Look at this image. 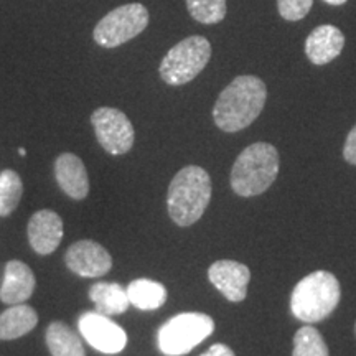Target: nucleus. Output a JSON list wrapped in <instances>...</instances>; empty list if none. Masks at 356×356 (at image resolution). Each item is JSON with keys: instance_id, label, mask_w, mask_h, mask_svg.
Returning a JSON list of instances; mask_svg holds the SVG:
<instances>
[{"instance_id": "nucleus-1", "label": "nucleus", "mask_w": 356, "mask_h": 356, "mask_svg": "<svg viewBox=\"0 0 356 356\" xmlns=\"http://www.w3.org/2000/svg\"><path fill=\"white\" fill-rule=\"evenodd\" d=\"M267 99L262 79L251 74L238 76L222 89L213 108L215 124L225 132H239L259 118Z\"/></svg>"}, {"instance_id": "nucleus-2", "label": "nucleus", "mask_w": 356, "mask_h": 356, "mask_svg": "<svg viewBox=\"0 0 356 356\" xmlns=\"http://www.w3.org/2000/svg\"><path fill=\"white\" fill-rule=\"evenodd\" d=\"M211 200V178L202 167L188 165L173 177L167 208L175 225L188 228L203 216Z\"/></svg>"}, {"instance_id": "nucleus-3", "label": "nucleus", "mask_w": 356, "mask_h": 356, "mask_svg": "<svg viewBox=\"0 0 356 356\" xmlns=\"http://www.w3.org/2000/svg\"><path fill=\"white\" fill-rule=\"evenodd\" d=\"M279 173V152L267 142L246 147L231 170V188L239 197L251 198L264 193Z\"/></svg>"}, {"instance_id": "nucleus-4", "label": "nucleus", "mask_w": 356, "mask_h": 356, "mask_svg": "<svg viewBox=\"0 0 356 356\" xmlns=\"http://www.w3.org/2000/svg\"><path fill=\"white\" fill-rule=\"evenodd\" d=\"M341 289L338 279L328 270H315L299 280L291 297L293 317L305 323L322 322L338 307Z\"/></svg>"}, {"instance_id": "nucleus-5", "label": "nucleus", "mask_w": 356, "mask_h": 356, "mask_svg": "<svg viewBox=\"0 0 356 356\" xmlns=\"http://www.w3.org/2000/svg\"><path fill=\"white\" fill-rule=\"evenodd\" d=\"M211 44L204 37L193 35L181 40L163 56L159 73L170 86L190 83L210 63Z\"/></svg>"}, {"instance_id": "nucleus-6", "label": "nucleus", "mask_w": 356, "mask_h": 356, "mask_svg": "<svg viewBox=\"0 0 356 356\" xmlns=\"http://www.w3.org/2000/svg\"><path fill=\"white\" fill-rule=\"evenodd\" d=\"M213 330H215V322L210 315L186 312L160 327L157 335L159 348L167 356L186 355L203 340H207Z\"/></svg>"}, {"instance_id": "nucleus-7", "label": "nucleus", "mask_w": 356, "mask_h": 356, "mask_svg": "<svg viewBox=\"0 0 356 356\" xmlns=\"http://www.w3.org/2000/svg\"><path fill=\"white\" fill-rule=\"evenodd\" d=\"M147 25L149 10L139 2L126 3L102 17L92 32V37L99 47L118 48L140 35Z\"/></svg>"}, {"instance_id": "nucleus-8", "label": "nucleus", "mask_w": 356, "mask_h": 356, "mask_svg": "<svg viewBox=\"0 0 356 356\" xmlns=\"http://www.w3.org/2000/svg\"><path fill=\"white\" fill-rule=\"evenodd\" d=\"M97 142L111 155H124L132 149L136 132L132 122L122 111L115 108H97L91 115Z\"/></svg>"}, {"instance_id": "nucleus-9", "label": "nucleus", "mask_w": 356, "mask_h": 356, "mask_svg": "<svg viewBox=\"0 0 356 356\" xmlns=\"http://www.w3.org/2000/svg\"><path fill=\"white\" fill-rule=\"evenodd\" d=\"M78 328L89 345L106 355L121 353L127 345V335L122 327L99 312H86L78 320Z\"/></svg>"}, {"instance_id": "nucleus-10", "label": "nucleus", "mask_w": 356, "mask_h": 356, "mask_svg": "<svg viewBox=\"0 0 356 356\" xmlns=\"http://www.w3.org/2000/svg\"><path fill=\"white\" fill-rule=\"evenodd\" d=\"M65 261L71 273L89 279L102 277L113 267V257L108 249L91 239H81L71 244L65 254Z\"/></svg>"}, {"instance_id": "nucleus-11", "label": "nucleus", "mask_w": 356, "mask_h": 356, "mask_svg": "<svg viewBox=\"0 0 356 356\" xmlns=\"http://www.w3.org/2000/svg\"><path fill=\"white\" fill-rule=\"evenodd\" d=\"M208 279L229 302H243L248 296L251 270L236 261H216L208 269Z\"/></svg>"}, {"instance_id": "nucleus-12", "label": "nucleus", "mask_w": 356, "mask_h": 356, "mask_svg": "<svg viewBox=\"0 0 356 356\" xmlns=\"http://www.w3.org/2000/svg\"><path fill=\"white\" fill-rule=\"evenodd\" d=\"M29 241L37 254L48 256L63 239V221L51 210L37 211L29 221Z\"/></svg>"}, {"instance_id": "nucleus-13", "label": "nucleus", "mask_w": 356, "mask_h": 356, "mask_svg": "<svg viewBox=\"0 0 356 356\" xmlns=\"http://www.w3.org/2000/svg\"><path fill=\"white\" fill-rule=\"evenodd\" d=\"M35 274L25 262L8 261L0 286V300L7 305L25 304L35 291Z\"/></svg>"}, {"instance_id": "nucleus-14", "label": "nucleus", "mask_w": 356, "mask_h": 356, "mask_svg": "<svg viewBox=\"0 0 356 356\" xmlns=\"http://www.w3.org/2000/svg\"><path fill=\"white\" fill-rule=\"evenodd\" d=\"M345 35L333 25H320L305 40V55L310 63L323 66L343 51Z\"/></svg>"}, {"instance_id": "nucleus-15", "label": "nucleus", "mask_w": 356, "mask_h": 356, "mask_svg": "<svg viewBox=\"0 0 356 356\" xmlns=\"http://www.w3.org/2000/svg\"><path fill=\"white\" fill-rule=\"evenodd\" d=\"M55 177L60 188L73 200H84L89 193L86 167L78 155L65 152L55 162Z\"/></svg>"}, {"instance_id": "nucleus-16", "label": "nucleus", "mask_w": 356, "mask_h": 356, "mask_svg": "<svg viewBox=\"0 0 356 356\" xmlns=\"http://www.w3.org/2000/svg\"><path fill=\"white\" fill-rule=\"evenodd\" d=\"M38 323V315L26 304L12 305L0 314V340H17L32 332Z\"/></svg>"}, {"instance_id": "nucleus-17", "label": "nucleus", "mask_w": 356, "mask_h": 356, "mask_svg": "<svg viewBox=\"0 0 356 356\" xmlns=\"http://www.w3.org/2000/svg\"><path fill=\"white\" fill-rule=\"evenodd\" d=\"M89 299L95 302L96 312L102 315L124 314L131 305L127 291L119 284L96 282L89 289Z\"/></svg>"}, {"instance_id": "nucleus-18", "label": "nucleus", "mask_w": 356, "mask_h": 356, "mask_svg": "<svg viewBox=\"0 0 356 356\" xmlns=\"http://www.w3.org/2000/svg\"><path fill=\"white\" fill-rule=\"evenodd\" d=\"M47 346L51 356H86L81 338L63 322H53L47 328Z\"/></svg>"}, {"instance_id": "nucleus-19", "label": "nucleus", "mask_w": 356, "mask_h": 356, "mask_svg": "<svg viewBox=\"0 0 356 356\" xmlns=\"http://www.w3.org/2000/svg\"><path fill=\"white\" fill-rule=\"evenodd\" d=\"M131 305L139 310H155L160 309L167 300V289L160 282L150 279L132 280L126 289Z\"/></svg>"}, {"instance_id": "nucleus-20", "label": "nucleus", "mask_w": 356, "mask_h": 356, "mask_svg": "<svg viewBox=\"0 0 356 356\" xmlns=\"http://www.w3.org/2000/svg\"><path fill=\"white\" fill-rule=\"evenodd\" d=\"M24 195V181L13 170L0 172V216H8L19 207Z\"/></svg>"}, {"instance_id": "nucleus-21", "label": "nucleus", "mask_w": 356, "mask_h": 356, "mask_svg": "<svg viewBox=\"0 0 356 356\" xmlns=\"http://www.w3.org/2000/svg\"><path fill=\"white\" fill-rule=\"evenodd\" d=\"M292 356H328V346L314 327H302L293 337Z\"/></svg>"}, {"instance_id": "nucleus-22", "label": "nucleus", "mask_w": 356, "mask_h": 356, "mask_svg": "<svg viewBox=\"0 0 356 356\" xmlns=\"http://www.w3.org/2000/svg\"><path fill=\"white\" fill-rule=\"evenodd\" d=\"M186 8L203 25L220 24L226 17V0H186Z\"/></svg>"}, {"instance_id": "nucleus-23", "label": "nucleus", "mask_w": 356, "mask_h": 356, "mask_svg": "<svg viewBox=\"0 0 356 356\" xmlns=\"http://www.w3.org/2000/svg\"><path fill=\"white\" fill-rule=\"evenodd\" d=\"M314 0H277V8L284 20H302L310 12Z\"/></svg>"}, {"instance_id": "nucleus-24", "label": "nucleus", "mask_w": 356, "mask_h": 356, "mask_svg": "<svg viewBox=\"0 0 356 356\" xmlns=\"http://www.w3.org/2000/svg\"><path fill=\"white\" fill-rule=\"evenodd\" d=\"M343 157L351 165H356V126L351 129L343 145Z\"/></svg>"}, {"instance_id": "nucleus-25", "label": "nucleus", "mask_w": 356, "mask_h": 356, "mask_svg": "<svg viewBox=\"0 0 356 356\" xmlns=\"http://www.w3.org/2000/svg\"><path fill=\"white\" fill-rule=\"evenodd\" d=\"M200 356H236V355H234V351L229 348V346L216 343V345H213L210 350L204 351V353Z\"/></svg>"}, {"instance_id": "nucleus-26", "label": "nucleus", "mask_w": 356, "mask_h": 356, "mask_svg": "<svg viewBox=\"0 0 356 356\" xmlns=\"http://www.w3.org/2000/svg\"><path fill=\"white\" fill-rule=\"evenodd\" d=\"M325 3H330V6H345L348 0H323Z\"/></svg>"}, {"instance_id": "nucleus-27", "label": "nucleus", "mask_w": 356, "mask_h": 356, "mask_svg": "<svg viewBox=\"0 0 356 356\" xmlns=\"http://www.w3.org/2000/svg\"><path fill=\"white\" fill-rule=\"evenodd\" d=\"M19 155H20V157H25V155H26V150L24 149V147H20V149H19Z\"/></svg>"}, {"instance_id": "nucleus-28", "label": "nucleus", "mask_w": 356, "mask_h": 356, "mask_svg": "<svg viewBox=\"0 0 356 356\" xmlns=\"http://www.w3.org/2000/svg\"><path fill=\"white\" fill-rule=\"evenodd\" d=\"M355 333H356V325H355Z\"/></svg>"}]
</instances>
